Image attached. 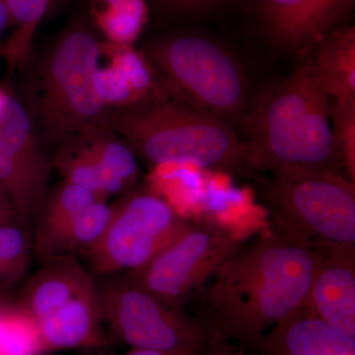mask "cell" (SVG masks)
Instances as JSON below:
<instances>
[{
	"mask_svg": "<svg viewBox=\"0 0 355 355\" xmlns=\"http://www.w3.org/2000/svg\"><path fill=\"white\" fill-rule=\"evenodd\" d=\"M41 334L34 319L9 296L0 310V355H44Z\"/></svg>",
	"mask_w": 355,
	"mask_h": 355,
	"instance_id": "ac0fdd59",
	"label": "cell"
},
{
	"mask_svg": "<svg viewBox=\"0 0 355 355\" xmlns=\"http://www.w3.org/2000/svg\"><path fill=\"white\" fill-rule=\"evenodd\" d=\"M318 81L334 101L355 100V31L340 28L320 42L312 60Z\"/></svg>",
	"mask_w": 355,
	"mask_h": 355,
	"instance_id": "5bb4252c",
	"label": "cell"
},
{
	"mask_svg": "<svg viewBox=\"0 0 355 355\" xmlns=\"http://www.w3.org/2000/svg\"><path fill=\"white\" fill-rule=\"evenodd\" d=\"M317 260L316 247L270 228L238 248L202 287L197 318L209 338L245 349L305 305Z\"/></svg>",
	"mask_w": 355,
	"mask_h": 355,
	"instance_id": "6da1fadb",
	"label": "cell"
},
{
	"mask_svg": "<svg viewBox=\"0 0 355 355\" xmlns=\"http://www.w3.org/2000/svg\"><path fill=\"white\" fill-rule=\"evenodd\" d=\"M8 297H9V296H8ZM8 297L3 298V299H0V309H1L2 304H3L4 301H6V299L8 298Z\"/></svg>",
	"mask_w": 355,
	"mask_h": 355,
	"instance_id": "d590c367",
	"label": "cell"
},
{
	"mask_svg": "<svg viewBox=\"0 0 355 355\" xmlns=\"http://www.w3.org/2000/svg\"><path fill=\"white\" fill-rule=\"evenodd\" d=\"M350 0H312L308 17L306 43L321 42L330 33Z\"/></svg>",
	"mask_w": 355,
	"mask_h": 355,
	"instance_id": "d4e9b609",
	"label": "cell"
},
{
	"mask_svg": "<svg viewBox=\"0 0 355 355\" xmlns=\"http://www.w3.org/2000/svg\"><path fill=\"white\" fill-rule=\"evenodd\" d=\"M150 55L172 90L189 106L223 121L244 111V74L218 44L202 37H179L155 46Z\"/></svg>",
	"mask_w": 355,
	"mask_h": 355,
	"instance_id": "9c48e42d",
	"label": "cell"
},
{
	"mask_svg": "<svg viewBox=\"0 0 355 355\" xmlns=\"http://www.w3.org/2000/svg\"><path fill=\"white\" fill-rule=\"evenodd\" d=\"M53 165L67 183L76 184L106 200L102 188L97 160L85 135H80L58 146Z\"/></svg>",
	"mask_w": 355,
	"mask_h": 355,
	"instance_id": "ffe728a7",
	"label": "cell"
},
{
	"mask_svg": "<svg viewBox=\"0 0 355 355\" xmlns=\"http://www.w3.org/2000/svg\"><path fill=\"white\" fill-rule=\"evenodd\" d=\"M330 112L334 137L345 172L355 182V100L334 101Z\"/></svg>",
	"mask_w": 355,
	"mask_h": 355,
	"instance_id": "cb8c5ba5",
	"label": "cell"
},
{
	"mask_svg": "<svg viewBox=\"0 0 355 355\" xmlns=\"http://www.w3.org/2000/svg\"><path fill=\"white\" fill-rule=\"evenodd\" d=\"M246 349L252 355H355V335L331 326L303 306Z\"/></svg>",
	"mask_w": 355,
	"mask_h": 355,
	"instance_id": "4fadbf2b",
	"label": "cell"
},
{
	"mask_svg": "<svg viewBox=\"0 0 355 355\" xmlns=\"http://www.w3.org/2000/svg\"><path fill=\"white\" fill-rule=\"evenodd\" d=\"M16 221L12 205L6 191L0 186V225Z\"/></svg>",
	"mask_w": 355,
	"mask_h": 355,
	"instance_id": "f1b7e54d",
	"label": "cell"
},
{
	"mask_svg": "<svg viewBox=\"0 0 355 355\" xmlns=\"http://www.w3.org/2000/svg\"><path fill=\"white\" fill-rule=\"evenodd\" d=\"M106 127L153 166L193 165L254 180L263 170L253 146L226 121L184 102L150 96L109 116Z\"/></svg>",
	"mask_w": 355,
	"mask_h": 355,
	"instance_id": "7a4b0ae2",
	"label": "cell"
},
{
	"mask_svg": "<svg viewBox=\"0 0 355 355\" xmlns=\"http://www.w3.org/2000/svg\"><path fill=\"white\" fill-rule=\"evenodd\" d=\"M100 89L107 106H130L139 102L120 70L110 64L99 71Z\"/></svg>",
	"mask_w": 355,
	"mask_h": 355,
	"instance_id": "484cf974",
	"label": "cell"
},
{
	"mask_svg": "<svg viewBox=\"0 0 355 355\" xmlns=\"http://www.w3.org/2000/svg\"><path fill=\"white\" fill-rule=\"evenodd\" d=\"M7 95L1 88H0V112L3 109L4 105H6Z\"/></svg>",
	"mask_w": 355,
	"mask_h": 355,
	"instance_id": "e575fe53",
	"label": "cell"
},
{
	"mask_svg": "<svg viewBox=\"0 0 355 355\" xmlns=\"http://www.w3.org/2000/svg\"><path fill=\"white\" fill-rule=\"evenodd\" d=\"M305 309L338 330L355 335V246L323 244Z\"/></svg>",
	"mask_w": 355,
	"mask_h": 355,
	"instance_id": "7c38bea8",
	"label": "cell"
},
{
	"mask_svg": "<svg viewBox=\"0 0 355 355\" xmlns=\"http://www.w3.org/2000/svg\"><path fill=\"white\" fill-rule=\"evenodd\" d=\"M84 135L97 159L106 200L130 191L139 180L140 169L137 156L127 142L105 135L102 128Z\"/></svg>",
	"mask_w": 355,
	"mask_h": 355,
	"instance_id": "2e32d148",
	"label": "cell"
},
{
	"mask_svg": "<svg viewBox=\"0 0 355 355\" xmlns=\"http://www.w3.org/2000/svg\"><path fill=\"white\" fill-rule=\"evenodd\" d=\"M96 21L111 43L130 44L139 36L147 17L144 0H125L95 12Z\"/></svg>",
	"mask_w": 355,
	"mask_h": 355,
	"instance_id": "7402d4cb",
	"label": "cell"
},
{
	"mask_svg": "<svg viewBox=\"0 0 355 355\" xmlns=\"http://www.w3.org/2000/svg\"><path fill=\"white\" fill-rule=\"evenodd\" d=\"M123 1H125V0H94L95 6H97L95 12L108 8V7L116 6V4Z\"/></svg>",
	"mask_w": 355,
	"mask_h": 355,
	"instance_id": "1f68e13d",
	"label": "cell"
},
{
	"mask_svg": "<svg viewBox=\"0 0 355 355\" xmlns=\"http://www.w3.org/2000/svg\"><path fill=\"white\" fill-rule=\"evenodd\" d=\"M33 254L31 231L17 221L0 225V299L24 279Z\"/></svg>",
	"mask_w": 355,
	"mask_h": 355,
	"instance_id": "d6986e66",
	"label": "cell"
},
{
	"mask_svg": "<svg viewBox=\"0 0 355 355\" xmlns=\"http://www.w3.org/2000/svg\"><path fill=\"white\" fill-rule=\"evenodd\" d=\"M15 297L36 322L46 352L113 347L97 279L76 254L41 263Z\"/></svg>",
	"mask_w": 355,
	"mask_h": 355,
	"instance_id": "5b68a950",
	"label": "cell"
},
{
	"mask_svg": "<svg viewBox=\"0 0 355 355\" xmlns=\"http://www.w3.org/2000/svg\"><path fill=\"white\" fill-rule=\"evenodd\" d=\"M178 6L184 7H197L202 6L203 4L209 3L212 0H174Z\"/></svg>",
	"mask_w": 355,
	"mask_h": 355,
	"instance_id": "d6a6232c",
	"label": "cell"
},
{
	"mask_svg": "<svg viewBox=\"0 0 355 355\" xmlns=\"http://www.w3.org/2000/svg\"><path fill=\"white\" fill-rule=\"evenodd\" d=\"M112 205L101 238L78 257L96 279L146 266L189 222L153 191H128Z\"/></svg>",
	"mask_w": 355,
	"mask_h": 355,
	"instance_id": "ba28073f",
	"label": "cell"
},
{
	"mask_svg": "<svg viewBox=\"0 0 355 355\" xmlns=\"http://www.w3.org/2000/svg\"><path fill=\"white\" fill-rule=\"evenodd\" d=\"M102 53L109 55L111 64L125 77L139 102L154 94L153 71L144 58L133 51L130 44H102Z\"/></svg>",
	"mask_w": 355,
	"mask_h": 355,
	"instance_id": "603a6c76",
	"label": "cell"
},
{
	"mask_svg": "<svg viewBox=\"0 0 355 355\" xmlns=\"http://www.w3.org/2000/svg\"><path fill=\"white\" fill-rule=\"evenodd\" d=\"M10 21L11 17L9 15L8 9H7L3 0H0V32L6 29Z\"/></svg>",
	"mask_w": 355,
	"mask_h": 355,
	"instance_id": "f546056e",
	"label": "cell"
},
{
	"mask_svg": "<svg viewBox=\"0 0 355 355\" xmlns=\"http://www.w3.org/2000/svg\"><path fill=\"white\" fill-rule=\"evenodd\" d=\"M99 200L102 198L90 191L64 181L49 190L33 224V252L43 246L74 214Z\"/></svg>",
	"mask_w": 355,
	"mask_h": 355,
	"instance_id": "e0dca14e",
	"label": "cell"
},
{
	"mask_svg": "<svg viewBox=\"0 0 355 355\" xmlns=\"http://www.w3.org/2000/svg\"><path fill=\"white\" fill-rule=\"evenodd\" d=\"M312 0H261L268 28L282 44H306L308 17Z\"/></svg>",
	"mask_w": 355,
	"mask_h": 355,
	"instance_id": "44dd1931",
	"label": "cell"
},
{
	"mask_svg": "<svg viewBox=\"0 0 355 355\" xmlns=\"http://www.w3.org/2000/svg\"><path fill=\"white\" fill-rule=\"evenodd\" d=\"M259 177L270 227L315 247L355 246V182L327 170L280 167Z\"/></svg>",
	"mask_w": 355,
	"mask_h": 355,
	"instance_id": "277c9868",
	"label": "cell"
},
{
	"mask_svg": "<svg viewBox=\"0 0 355 355\" xmlns=\"http://www.w3.org/2000/svg\"><path fill=\"white\" fill-rule=\"evenodd\" d=\"M11 20L20 26L37 28L50 0H3Z\"/></svg>",
	"mask_w": 355,
	"mask_h": 355,
	"instance_id": "4316f807",
	"label": "cell"
},
{
	"mask_svg": "<svg viewBox=\"0 0 355 355\" xmlns=\"http://www.w3.org/2000/svg\"><path fill=\"white\" fill-rule=\"evenodd\" d=\"M51 168L29 114L7 95L0 112V186L8 196L15 220L31 232L49 191Z\"/></svg>",
	"mask_w": 355,
	"mask_h": 355,
	"instance_id": "8fae6325",
	"label": "cell"
},
{
	"mask_svg": "<svg viewBox=\"0 0 355 355\" xmlns=\"http://www.w3.org/2000/svg\"><path fill=\"white\" fill-rule=\"evenodd\" d=\"M107 350H96V349H87V350H78V352L76 355H105L106 354Z\"/></svg>",
	"mask_w": 355,
	"mask_h": 355,
	"instance_id": "836d02e7",
	"label": "cell"
},
{
	"mask_svg": "<svg viewBox=\"0 0 355 355\" xmlns=\"http://www.w3.org/2000/svg\"><path fill=\"white\" fill-rule=\"evenodd\" d=\"M205 355H246L240 345H233L229 340L209 338V345Z\"/></svg>",
	"mask_w": 355,
	"mask_h": 355,
	"instance_id": "83f0119b",
	"label": "cell"
},
{
	"mask_svg": "<svg viewBox=\"0 0 355 355\" xmlns=\"http://www.w3.org/2000/svg\"><path fill=\"white\" fill-rule=\"evenodd\" d=\"M102 44L85 31H72L58 42L41 71L39 114L53 146L106 127L107 104L99 83Z\"/></svg>",
	"mask_w": 355,
	"mask_h": 355,
	"instance_id": "8992f818",
	"label": "cell"
},
{
	"mask_svg": "<svg viewBox=\"0 0 355 355\" xmlns=\"http://www.w3.org/2000/svg\"><path fill=\"white\" fill-rule=\"evenodd\" d=\"M329 101L312 60L263 98L246 121L248 142L263 170L301 167L347 176L334 137Z\"/></svg>",
	"mask_w": 355,
	"mask_h": 355,
	"instance_id": "3957f363",
	"label": "cell"
},
{
	"mask_svg": "<svg viewBox=\"0 0 355 355\" xmlns=\"http://www.w3.org/2000/svg\"><path fill=\"white\" fill-rule=\"evenodd\" d=\"M247 241L214 221H189L184 230L146 266L125 272L170 307L186 310L222 263Z\"/></svg>",
	"mask_w": 355,
	"mask_h": 355,
	"instance_id": "30bf717a",
	"label": "cell"
},
{
	"mask_svg": "<svg viewBox=\"0 0 355 355\" xmlns=\"http://www.w3.org/2000/svg\"><path fill=\"white\" fill-rule=\"evenodd\" d=\"M103 319L113 345L205 355L209 334L186 310L170 307L127 273L98 277Z\"/></svg>",
	"mask_w": 355,
	"mask_h": 355,
	"instance_id": "52a82bcc",
	"label": "cell"
},
{
	"mask_svg": "<svg viewBox=\"0 0 355 355\" xmlns=\"http://www.w3.org/2000/svg\"><path fill=\"white\" fill-rule=\"evenodd\" d=\"M123 355H186V354H167V352H156V350L150 349H132L127 354Z\"/></svg>",
	"mask_w": 355,
	"mask_h": 355,
	"instance_id": "4dcf8cb0",
	"label": "cell"
},
{
	"mask_svg": "<svg viewBox=\"0 0 355 355\" xmlns=\"http://www.w3.org/2000/svg\"><path fill=\"white\" fill-rule=\"evenodd\" d=\"M113 205L99 200L80 210L64 223L43 246L35 250L40 263L57 257L76 254L79 257L101 238L111 218Z\"/></svg>",
	"mask_w": 355,
	"mask_h": 355,
	"instance_id": "9a60e30c",
	"label": "cell"
}]
</instances>
